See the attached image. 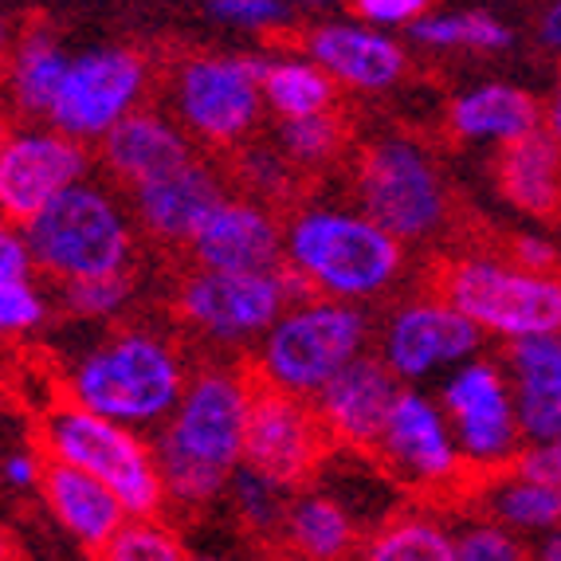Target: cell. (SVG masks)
Wrapping results in <instances>:
<instances>
[{
    "label": "cell",
    "instance_id": "6da1fadb",
    "mask_svg": "<svg viewBox=\"0 0 561 561\" xmlns=\"http://www.w3.org/2000/svg\"><path fill=\"white\" fill-rule=\"evenodd\" d=\"M255 377L225 365H208L188 377L181 404L153 440L161 486L173 506L197 511L225 495L243 468V436Z\"/></svg>",
    "mask_w": 561,
    "mask_h": 561
},
{
    "label": "cell",
    "instance_id": "7a4b0ae2",
    "mask_svg": "<svg viewBox=\"0 0 561 561\" xmlns=\"http://www.w3.org/2000/svg\"><path fill=\"white\" fill-rule=\"evenodd\" d=\"M188 389L181 350L158 330H118L67 374V401L122 428L165 424Z\"/></svg>",
    "mask_w": 561,
    "mask_h": 561
},
{
    "label": "cell",
    "instance_id": "3957f363",
    "mask_svg": "<svg viewBox=\"0 0 561 561\" xmlns=\"http://www.w3.org/2000/svg\"><path fill=\"white\" fill-rule=\"evenodd\" d=\"M283 267L314 299L357 307L401 279L404 248L354 208L307 205L283 225Z\"/></svg>",
    "mask_w": 561,
    "mask_h": 561
},
{
    "label": "cell",
    "instance_id": "277c9868",
    "mask_svg": "<svg viewBox=\"0 0 561 561\" xmlns=\"http://www.w3.org/2000/svg\"><path fill=\"white\" fill-rule=\"evenodd\" d=\"M36 448L51 463H67L99 479L130 518H158L165 511L169 499L161 486L153 444L141 440L138 432L91 416L71 401H59L39 421Z\"/></svg>",
    "mask_w": 561,
    "mask_h": 561
},
{
    "label": "cell",
    "instance_id": "5b68a950",
    "mask_svg": "<svg viewBox=\"0 0 561 561\" xmlns=\"http://www.w3.org/2000/svg\"><path fill=\"white\" fill-rule=\"evenodd\" d=\"M365 342L369 314L362 307L334 299L299 302L255 346L252 377L287 397L314 401L350 362L365 354Z\"/></svg>",
    "mask_w": 561,
    "mask_h": 561
},
{
    "label": "cell",
    "instance_id": "8992f818",
    "mask_svg": "<svg viewBox=\"0 0 561 561\" xmlns=\"http://www.w3.org/2000/svg\"><path fill=\"white\" fill-rule=\"evenodd\" d=\"M36 272L64 283L103 279L130 267L134 225L103 185L83 181L67 188L24 228Z\"/></svg>",
    "mask_w": 561,
    "mask_h": 561
},
{
    "label": "cell",
    "instance_id": "52a82bcc",
    "mask_svg": "<svg viewBox=\"0 0 561 561\" xmlns=\"http://www.w3.org/2000/svg\"><path fill=\"white\" fill-rule=\"evenodd\" d=\"M436 299L459 310L479 334L506 342L561 334V279L523 272L495 255H459L436 272Z\"/></svg>",
    "mask_w": 561,
    "mask_h": 561
},
{
    "label": "cell",
    "instance_id": "ba28073f",
    "mask_svg": "<svg viewBox=\"0 0 561 561\" xmlns=\"http://www.w3.org/2000/svg\"><path fill=\"white\" fill-rule=\"evenodd\" d=\"M357 213L397 243L428 240L448 220V188L436 161L409 138H377L354 161Z\"/></svg>",
    "mask_w": 561,
    "mask_h": 561
},
{
    "label": "cell",
    "instance_id": "9c48e42d",
    "mask_svg": "<svg viewBox=\"0 0 561 561\" xmlns=\"http://www.w3.org/2000/svg\"><path fill=\"white\" fill-rule=\"evenodd\" d=\"M310 287L290 275L287 267L279 272H252V275H232V272H193L178 287V314L188 330L205 334L208 342L220 346H243L255 342L260 346L263 334L287 314L290 307L310 302Z\"/></svg>",
    "mask_w": 561,
    "mask_h": 561
},
{
    "label": "cell",
    "instance_id": "30bf717a",
    "mask_svg": "<svg viewBox=\"0 0 561 561\" xmlns=\"http://www.w3.org/2000/svg\"><path fill=\"white\" fill-rule=\"evenodd\" d=\"M263 56L205 51L188 56L173 76L178 126L205 146H240L263 114Z\"/></svg>",
    "mask_w": 561,
    "mask_h": 561
},
{
    "label": "cell",
    "instance_id": "8fae6325",
    "mask_svg": "<svg viewBox=\"0 0 561 561\" xmlns=\"http://www.w3.org/2000/svg\"><path fill=\"white\" fill-rule=\"evenodd\" d=\"M146 87H150V64L141 51L126 44L83 47L71 56L47 126L79 146L103 141L114 126L141 111Z\"/></svg>",
    "mask_w": 561,
    "mask_h": 561
},
{
    "label": "cell",
    "instance_id": "7c38bea8",
    "mask_svg": "<svg viewBox=\"0 0 561 561\" xmlns=\"http://www.w3.org/2000/svg\"><path fill=\"white\" fill-rule=\"evenodd\" d=\"M91 173L87 146L59 130H4L0 134V220L28 228L39 213L67 188H76Z\"/></svg>",
    "mask_w": 561,
    "mask_h": 561
},
{
    "label": "cell",
    "instance_id": "4fadbf2b",
    "mask_svg": "<svg viewBox=\"0 0 561 561\" xmlns=\"http://www.w3.org/2000/svg\"><path fill=\"white\" fill-rule=\"evenodd\" d=\"M440 409L451 424L463 463L471 468H506L518 459V412L511 381L495 362H468L444 381Z\"/></svg>",
    "mask_w": 561,
    "mask_h": 561
},
{
    "label": "cell",
    "instance_id": "5bb4252c",
    "mask_svg": "<svg viewBox=\"0 0 561 561\" xmlns=\"http://www.w3.org/2000/svg\"><path fill=\"white\" fill-rule=\"evenodd\" d=\"M327 448L330 440L310 401H299V397H287L255 381L252 409H248V436H243V468L279 483L283 491H299L314 476Z\"/></svg>",
    "mask_w": 561,
    "mask_h": 561
},
{
    "label": "cell",
    "instance_id": "9a60e30c",
    "mask_svg": "<svg viewBox=\"0 0 561 561\" xmlns=\"http://www.w3.org/2000/svg\"><path fill=\"white\" fill-rule=\"evenodd\" d=\"M483 334L471 327L459 310H451L444 299H412L381 330V350L377 357L385 369L401 385L424 381L444 365H468L476 362Z\"/></svg>",
    "mask_w": 561,
    "mask_h": 561
},
{
    "label": "cell",
    "instance_id": "2e32d148",
    "mask_svg": "<svg viewBox=\"0 0 561 561\" xmlns=\"http://www.w3.org/2000/svg\"><path fill=\"white\" fill-rule=\"evenodd\" d=\"M377 456L404 483L428 486V491L463 479V451L451 436L448 416H444L440 401H432L421 389H401L393 416L377 444Z\"/></svg>",
    "mask_w": 561,
    "mask_h": 561
},
{
    "label": "cell",
    "instance_id": "e0dca14e",
    "mask_svg": "<svg viewBox=\"0 0 561 561\" xmlns=\"http://www.w3.org/2000/svg\"><path fill=\"white\" fill-rule=\"evenodd\" d=\"M401 389L404 385L385 369L381 357L362 354L310 401V409L330 444L350 451H377Z\"/></svg>",
    "mask_w": 561,
    "mask_h": 561
},
{
    "label": "cell",
    "instance_id": "ac0fdd59",
    "mask_svg": "<svg viewBox=\"0 0 561 561\" xmlns=\"http://www.w3.org/2000/svg\"><path fill=\"white\" fill-rule=\"evenodd\" d=\"M197 272H279L283 225L255 197H225L188 243Z\"/></svg>",
    "mask_w": 561,
    "mask_h": 561
},
{
    "label": "cell",
    "instance_id": "d6986e66",
    "mask_svg": "<svg viewBox=\"0 0 561 561\" xmlns=\"http://www.w3.org/2000/svg\"><path fill=\"white\" fill-rule=\"evenodd\" d=\"M302 56L310 64H319L334 87H350V91H389L401 83L409 56L389 32H377L354 16L319 20L302 32Z\"/></svg>",
    "mask_w": 561,
    "mask_h": 561
},
{
    "label": "cell",
    "instance_id": "ffe728a7",
    "mask_svg": "<svg viewBox=\"0 0 561 561\" xmlns=\"http://www.w3.org/2000/svg\"><path fill=\"white\" fill-rule=\"evenodd\" d=\"M193 161H197L193 138L173 118H165L161 111H146V106L99 141V165L130 193L173 178Z\"/></svg>",
    "mask_w": 561,
    "mask_h": 561
},
{
    "label": "cell",
    "instance_id": "44dd1931",
    "mask_svg": "<svg viewBox=\"0 0 561 561\" xmlns=\"http://www.w3.org/2000/svg\"><path fill=\"white\" fill-rule=\"evenodd\" d=\"M225 197L228 193L220 173H213L205 161H193V165L173 173V178L130 193V213L141 232L153 236V240L193 243V236L201 232L208 213Z\"/></svg>",
    "mask_w": 561,
    "mask_h": 561
},
{
    "label": "cell",
    "instance_id": "7402d4cb",
    "mask_svg": "<svg viewBox=\"0 0 561 561\" xmlns=\"http://www.w3.org/2000/svg\"><path fill=\"white\" fill-rule=\"evenodd\" d=\"M518 432L530 444L561 440V334L506 346Z\"/></svg>",
    "mask_w": 561,
    "mask_h": 561
},
{
    "label": "cell",
    "instance_id": "603a6c76",
    "mask_svg": "<svg viewBox=\"0 0 561 561\" xmlns=\"http://www.w3.org/2000/svg\"><path fill=\"white\" fill-rule=\"evenodd\" d=\"M39 499L59 530L91 553L103 550L114 534L130 523V515L99 479L67 468V463H51V459H47L44 483H39Z\"/></svg>",
    "mask_w": 561,
    "mask_h": 561
},
{
    "label": "cell",
    "instance_id": "cb8c5ba5",
    "mask_svg": "<svg viewBox=\"0 0 561 561\" xmlns=\"http://www.w3.org/2000/svg\"><path fill=\"white\" fill-rule=\"evenodd\" d=\"M542 106L530 91L515 83H479L471 91H463L451 103L448 126L459 141H511L526 138V134L542 130Z\"/></svg>",
    "mask_w": 561,
    "mask_h": 561
},
{
    "label": "cell",
    "instance_id": "d4e9b609",
    "mask_svg": "<svg viewBox=\"0 0 561 561\" xmlns=\"http://www.w3.org/2000/svg\"><path fill=\"white\" fill-rule=\"evenodd\" d=\"M67 67H71V51L44 24L12 39L9 64H4V91H9L20 118H51Z\"/></svg>",
    "mask_w": 561,
    "mask_h": 561
},
{
    "label": "cell",
    "instance_id": "484cf974",
    "mask_svg": "<svg viewBox=\"0 0 561 561\" xmlns=\"http://www.w3.org/2000/svg\"><path fill=\"white\" fill-rule=\"evenodd\" d=\"M499 193L518 213L530 216H561V146L550 130H534L499 150L495 161Z\"/></svg>",
    "mask_w": 561,
    "mask_h": 561
},
{
    "label": "cell",
    "instance_id": "4316f807",
    "mask_svg": "<svg viewBox=\"0 0 561 561\" xmlns=\"http://www.w3.org/2000/svg\"><path fill=\"white\" fill-rule=\"evenodd\" d=\"M279 538L295 561H350L357 550V523L342 499L327 491H299L290 499Z\"/></svg>",
    "mask_w": 561,
    "mask_h": 561
},
{
    "label": "cell",
    "instance_id": "83f0119b",
    "mask_svg": "<svg viewBox=\"0 0 561 561\" xmlns=\"http://www.w3.org/2000/svg\"><path fill=\"white\" fill-rule=\"evenodd\" d=\"M260 87H263V106L279 122L334 114V103H337L334 79H330L319 64H310L307 56H295V51L263 56Z\"/></svg>",
    "mask_w": 561,
    "mask_h": 561
},
{
    "label": "cell",
    "instance_id": "f1b7e54d",
    "mask_svg": "<svg viewBox=\"0 0 561 561\" xmlns=\"http://www.w3.org/2000/svg\"><path fill=\"white\" fill-rule=\"evenodd\" d=\"M357 561H456V534L440 518L401 511L365 538Z\"/></svg>",
    "mask_w": 561,
    "mask_h": 561
},
{
    "label": "cell",
    "instance_id": "f546056e",
    "mask_svg": "<svg viewBox=\"0 0 561 561\" xmlns=\"http://www.w3.org/2000/svg\"><path fill=\"white\" fill-rule=\"evenodd\" d=\"M409 32L412 44L436 47V51H451V47H468V51H506L515 44L511 24H503L491 12H424Z\"/></svg>",
    "mask_w": 561,
    "mask_h": 561
},
{
    "label": "cell",
    "instance_id": "4dcf8cb0",
    "mask_svg": "<svg viewBox=\"0 0 561 561\" xmlns=\"http://www.w3.org/2000/svg\"><path fill=\"white\" fill-rule=\"evenodd\" d=\"M486 506L506 530H553L561 526V486L511 476L491 486Z\"/></svg>",
    "mask_w": 561,
    "mask_h": 561
},
{
    "label": "cell",
    "instance_id": "1f68e13d",
    "mask_svg": "<svg viewBox=\"0 0 561 561\" xmlns=\"http://www.w3.org/2000/svg\"><path fill=\"white\" fill-rule=\"evenodd\" d=\"M225 495L232 499V511L243 530L283 534V523H287V511H290V491H283L279 483L255 476L252 468H240Z\"/></svg>",
    "mask_w": 561,
    "mask_h": 561
},
{
    "label": "cell",
    "instance_id": "d6a6232c",
    "mask_svg": "<svg viewBox=\"0 0 561 561\" xmlns=\"http://www.w3.org/2000/svg\"><path fill=\"white\" fill-rule=\"evenodd\" d=\"M279 153L290 169H322L342 153L346 126L337 114H319V118L279 122Z\"/></svg>",
    "mask_w": 561,
    "mask_h": 561
},
{
    "label": "cell",
    "instance_id": "836d02e7",
    "mask_svg": "<svg viewBox=\"0 0 561 561\" xmlns=\"http://www.w3.org/2000/svg\"><path fill=\"white\" fill-rule=\"evenodd\" d=\"M91 561H188L185 546L158 518H130Z\"/></svg>",
    "mask_w": 561,
    "mask_h": 561
},
{
    "label": "cell",
    "instance_id": "e575fe53",
    "mask_svg": "<svg viewBox=\"0 0 561 561\" xmlns=\"http://www.w3.org/2000/svg\"><path fill=\"white\" fill-rule=\"evenodd\" d=\"M134 299V275H103V279H79L59 287V302L71 319H114L130 307Z\"/></svg>",
    "mask_w": 561,
    "mask_h": 561
},
{
    "label": "cell",
    "instance_id": "d590c367",
    "mask_svg": "<svg viewBox=\"0 0 561 561\" xmlns=\"http://www.w3.org/2000/svg\"><path fill=\"white\" fill-rule=\"evenodd\" d=\"M205 16L236 32H283L295 24L299 9L275 0H213L205 4Z\"/></svg>",
    "mask_w": 561,
    "mask_h": 561
},
{
    "label": "cell",
    "instance_id": "8d00e7d4",
    "mask_svg": "<svg viewBox=\"0 0 561 561\" xmlns=\"http://www.w3.org/2000/svg\"><path fill=\"white\" fill-rule=\"evenodd\" d=\"M456 561H530L523 538L499 526L495 518H479L456 530Z\"/></svg>",
    "mask_w": 561,
    "mask_h": 561
},
{
    "label": "cell",
    "instance_id": "74e56055",
    "mask_svg": "<svg viewBox=\"0 0 561 561\" xmlns=\"http://www.w3.org/2000/svg\"><path fill=\"white\" fill-rule=\"evenodd\" d=\"M47 319V299L36 283L28 287H0V337L9 334H32L44 327Z\"/></svg>",
    "mask_w": 561,
    "mask_h": 561
},
{
    "label": "cell",
    "instance_id": "f35d334b",
    "mask_svg": "<svg viewBox=\"0 0 561 561\" xmlns=\"http://www.w3.org/2000/svg\"><path fill=\"white\" fill-rule=\"evenodd\" d=\"M424 12H432L428 0H354L346 9V16L362 20V24H369L377 32H389V28H412Z\"/></svg>",
    "mask_w": 561,
    "mask_h": 561
},
{
    "label": "cell",
    "instance_id": "ab89813d",
    "mask_svg": "<svg viewBox=\"0 0 561 561\" xmlns=\"http://www.w3.org/2000/svg\"><path fill=\"white\" fill-rule=\"evenodd\" d=\"M240 178L243 185L260 193V197H283V188L290 181V165L283 161L279 150H243L240 158ZM255 197V201H260Z\"/></svg>",
    "mask_w": 561,
    "mask_h": 561
},
{
    "label": "cell",
    "instance_id": "60d3db41",
    "mask_svg": "<svg viewBox=\"0 0 561 561\" xmlns=\"http://www.w3.org/2000/svg\"><path fill=\"white\" fill-rule=\"evenodd\" d=\"M36 283V260H32L24 228L0 220V287H28Z\"/></svg>",
    "mask_w": 561,
    "mask_h": 561
},
{
    "label": "cell",
    "instance_id": "b9f144b4",
    "mask_svg": "<svg viewBox=\"0 0 561 561\" xmlns=\"http://www.w3.org/2000/svg\"><path fill=\"white\" fill-rule=\"evenodd\" d=\"M44 471H47V459L39 448H20L12 456H4V463H0V479L12 491H39Z\"/></svg>",
    "mask_w": 561,
    "mask_h": 561
},
{
    "label": "cell",
    "instance_id": "7bdbcfd3",
    "mask_svg": "<svg viewBox=\"0 0 561 561\" xmlns=\"http://www.w3.org/2000/svg\"><path fill=\"white\" fill-rule=\"evenodd\" d=\"M511 468H515V476H523V479H538V483L561 486V440L534 444V448H526Z\"/></svg>",
    "mask_w": 561,
    "mask_h": 561
},
{
    "label": "cell",
    "instance_id": "ee69618b",
    "mask_svg": "<svg viewBox=\"0 0 561 561\" xmlns=\"http://www.w3.org/2000/svg\"><path fill=\"white\" fill-rule=\"evenodd\" d=\"M511 263H518L523 272H534V275H553L558 252H553L546 240H538V236H518V240L511 243Z\"/></svg>",
    "mask_w": 561,
    "mask_h": 561
},
{
    "label": "cell",
    "instance_id": "f6af8a7d",
    "mask_svg": "<svg viewBox=\"0 0 561 561\" xmlns=\"http://www.w3.org/2000/svg\"><path fill=\"white\" fill-rule=\"evenodd\" d=\"M538 36H542V44H546V47L561 51V0H558V4H550V9L542 12V20H538Z\"/></svg>",
    "mask_w": 561,
    "mask_h": 561
},
{
    "label": "cell",
    "instance_id": "bcb514c9",
    "mask_svg": "<svg viewBox=\"0 0 561 561\" xmlns=\"http://www.w3.org/2000/svg\"><path fill=\"white\" fill-rule=\"evenodd\" d=\"M546 130H550V138L561 146V76H558V87H553V94H550V106H546Z\"/></svg>",
    "mask_w": 561,
    "mask_h": 561
},
{
    "label": "cell",
    "instance_id": "7dc6e473",
    "mask_svg": "<svg viewBox=\"0 0 561 561\" xmlns=\"http://www.w3.org/2000/svg\"><path fill=\"white\" fill-rule=\"evenodd\" d=\"M530 561H561V530H553L550 538L538 546V553H534Z\"/></svg>",
    "mask_w": 561,
    "mask_h": 561
},
{
    "label": "cell",
    "instance_id": "c3c4849f",
    "mask_svg": "<svg viewBox=\"0 0 561 561\" xmlns=\"http://www.w3.org/2000/svg\"><path fill=\"white\" fill-rule=\"evenodd\" d=\"M9 51H12V28H9V16L0 12V76H4V64H9Z\"/></svg>",
    "mask_w": 561,
    "mask_h": 561
},
{
    "label": "cell",
    "instance_id": "681fc988",
    "mask_svg": "<svg viewBox=\"0 0 561 561\" xmlns=\"http://www.w3.org/2000/svg\"><path fill=\"white\" fill-rule=\"evenodd\" d=\"M0 561H12V546H9V538H4V530H0Z\"/></svg>",
    "mask_w": 561,
    "mask_h": 561
},
{
    "label": "cell",
    "instance_id": "f907efd6",
    "mask_svg": "<svg viewBox=\"0 0 561 561\" xmlns=\"http://www.w3.org/2000/svg\"><path fill=\"white\" fill-rule=\"evenodd\" d=\"M188 561H225V558H213V553H193Z\"/></svg>",
    "mask_w": 561,
    "mask_h": 561
}]
</instances>
